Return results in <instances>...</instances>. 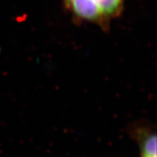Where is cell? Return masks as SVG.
<instances>
[{"label": "cell", "instance_id": "cell-1", "mask_svg": "<svg viewBox=\"0 0 157 157\" xmlns=\"http://www.w3.org/2000/svg\"><path fill=\"white\" fill-rule=\"evenodd\" d=\"M64 3L75 19L106 25L121 16L125 0H64Z\"/></svg>", "mask_w": 157, "mask_h": 157}, {"label": "cell", "instance_id": "cell-3", "mask_svg": "<svg viewBox=\"0 0 157 157\" xmlns=\"http://www.w3.org/2000/svg\"><path fill=\"white\" fill-rule=\"evenodd\" d=\"M141 157H142V156H141Z\"/></svg>", "mask_w": 157, "mask_h": 157}, {"label": "cell", "instance_id": "cell-2", "mask_svg": "<svg viewBox=\"0 0 157 157\" xmlns=\"http://www.w3.org/2000/svg\"><path fill=\"white\" fill-rule=\"evenodd\" d=\"M140 152L142 157H157L156 135L155 133L147 132L139 135Z\"/></svg>", "mask_w": 157, "mask_h": 157}]
</instances>
